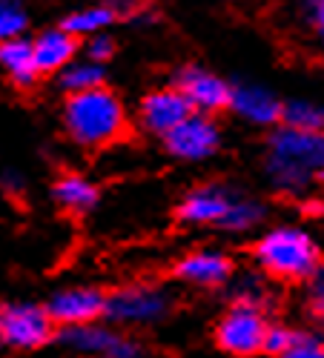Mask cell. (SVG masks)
Masks as SVG:
<instances>
[{"instance_id":"f546056e","label":"cell","mask_w":324,"mask_h":358,"mask_svg":"<svg viewBox=\"0 0 324 358\" xmlns=\"http://www.w3.org/2000/svg\"><path fill=\"white\" fill-rule=\"evenodd\" d=\"M95 3H109V6H121V3H129V0H95Z\"/></svg>"},{"instance_id":"83f0119b","label":"cell","mask_w":324,"mask_h":358,"mask_svg":"<svg viewBox=\"0 0 324 358\" xmlns=\"http://www.w3.org/2000/svg\"><path fill=\"white\" fill-rule=\"evenodd\" d=\"M310 281V301H313V307H316V313H321V301H324V275H321V270L313 275V278H307Z\"/></svg>"},{"instance_id":"cb8c5ba5","label":"cell","mask_w":324,"mask_h":358,"mask_svg":"<svg viewBox=\"0 0 324 358\" xmlns=\"http://www.w3.org/2000/svg\"><path fill=\"white\" fill-rule=\"evenodd\" d=\"M235 304H250V307H261V301L267 298V284H264V275H241L235 281Z\"/></svg>"},{"instance_id":"52a82bcc","label":"cell","mask_w":324,"mask_h":358,"mask_svg":"<svg viewBox=\"0 0 324 358\" xmlns=\"http://www.w3.org/2000/svg\"><path fill=\"white\" fill-rule=\"evenodd\" d=\"M270 321L264 318L261 307H250V304H232L221 321L216 324V341L221 350L232 352V355H255L261 352L264 344V333H267Z\"/></svg>"},{"instance_id":"4316f807","label":"cell","mask_w":324,"mask_h":358,"mask_svg":"<svg viewBox=\"0 0 324 358\" xmlns=\"http://www.w3.org/2000/svg\"><path fill=\"white\" fill-rule=\"evenodd\" d=\"M104 358H146L143 347L135 341V338H127V336H118V341L109 347V352Z\"/></svg>"},{"instance_id":"277c9868","label":"cell","mask_w":324,"mask_h":358,"mask_svg":"<svg viewBox=\"0 0 324 358\" xmlns=\"http://www.w3.org/2000/svg\"><path fill=\"white\" fill-rule=\"evenodd\" d=\"M172 310V295L158 284H127L106 295L104 318L118 327L158 324Z\"/></svg>"},{"instance_id":"d6986e66","label":"cell","mask_w":324,"mask_h":358,"mask_svg":"<svg viewBox=\"0 0 324 358\" xmlns=\"http://www.w3.org/2000/svg\"><path fill=\"white\" fill-rule=\"evenodd\" d=\"M57 78V86L64 89L66 95H78V92H90V89H98V86H106V69L86 61V57H75V61L61 69L55 75Z\"/></svg>"},{"instance_id":"5b68a950","label":"cell","mask_w":324,"mask_h":358,"mask_svg":"<svg viewBox=\"0 0 324 358\" xmlns=\"http://www.w3.org/2000/svg\"><path fill=\"white\" fill-rule=\"evenodd\" d=\"M221 141H224V132H221L218 117L198 115V112H192L187 121H181L169 135H164L167 152L175 161H184V164L210 161L221 149Z\"/></svg>"},{"instance_id":"5bb4252c","label":"cell","mask_w":324,"mask_h":358,"mask_svg":"<svg viewBox=\"0 0 324 358\" xmlns=\"http://www.w3.org/2000/svg\"><path fill=\"white\" fill-rule=\"evenodd\" d=\"M29 43H32V61H35V69L41 78L57 75L61 69H66L75 57H80V41L72 38L61 26L41 29L35 38H29Z\"/></svg>"},{"instance_id":"8992f818","label":"cell","mask_w":324,"mask_h":358,"mask_svg":"<svg viewBox=\"0 0 324 358\" xmlns=\"http://www.w3.org/2000/svg\"><path fill=\"white\" fill-rule=\"evenodd\" d=\"M55 333L46 307L32 301H15L0 307V344L12 350H38Z\"/></svg>"},{"instance_id":"7402d4cb","label":"cell","mask_w":324,"mask_h":358,"mask_svg":"<svg viewBox=\"0 0 324 358\" xmlns=\"http://www.w3.org/2000/svg\"><path fill=\"white\" fill-rule=\"evenodd\" d=\"M80 52L86 61H92L98 66H106L115 52H118V41L112 38V32H101V35H92V38H86L80 41Z\"/></svg>"},{"instance_id":"f1b7e54d","label":"cell","mask_w":324,"mask_h":358,"mask_svg":"<svg viewBox=\"0 0 324 358\" xmlns=\"http://www.w3.org/2000/svg\"><path fill=\"white\" fill-rule=\"evenodd\" d=\"M3 187H6L9 192H20V189H23V175H17V172H3Z\"/></svg>"},{"instance_id":"4fadbf2b","label":"cell","mask_w":324,"mask_h":358,"mask_svg":"<svg viewBox=\"0 0 324 358\" xmlns=\"http://www.w3.org/2000/svg\"><path fill=\"white\" fill-rule=\"evenodd\" d=\"M172 275L190 287H224L232 281V261L218 250H192L172 266Z\"/></svg>"},{"instance_id":"ba28073f","label":"cell","mask_w":324,"mask_h":358,"mask_svg":"<svg viewBox=\"0 0 324 358\" xmlns=\"http://www.w3.org/2000/svg\"><path fill=\"white\" fill-rule=\"evenodd\" d=\"M172 86L187 98L192 112L198 115H218L230 103V89L232 83L221 78L218 72L201 66V64H184L172 78Z\"/></svg>"},{"instance_id":"8fae6325","label":"cell","mask_w":324,"mask_h":358,"mask_svg":"<svg viewBox=\"0 0 324 358\" xmlns=\"http://www.w3.org/2000/svg\"><path fill=\"white\" fill-rule=\"evenodd\" d=\"M104 304H106V292H101L98 287H64L49 298L46 313L52 324L80 327L104 318Z\"/></svg>"},{"instance_id":"ac0fdd59","label":"cell","mask_w":324,"mask_h":358,"mask_svg":"<svg viewBox=\"0 0 324 358\" xmlns=\"http://www.w3.org/2000/svg\"><path fill=\"white\" fill-rule=\"evenodd\" d=\"M118 20V9L109 6V3H86L75 12H69L64 20H61V29H66V32L78 41H86L92 35H101V32H109V29L115 26Z\"/></svg>"},{"instance_id":"44dd1931","label":"cell","mask_w":324,"mask_h":358,"mask_svg":"<svg viewBox=\"0 0 324 358\" xmlns=\"http://www.w3.org/2000/svg\"><path fill=\"white\" fill-rule=\"evenodd\" d=\"M29 23L32 20H29V9L23 0H0V43L26 38Z\"/></svg>"},{"instance_id":"30bf717a","label":"cell","mask_w":324,"mask_h":358,"mask_svg":"<svg viewBox=\"0 0 324 358\" xmlns=\"http://www.w3.org/2000/svg\"><path fill=\"white\" fill-rule=\"evenodd\" d=\"M190 115H192V106L187 103V98L172 83L150 89V92H146L141 98V103H138V124H141V129L155 135V138L169 135L181 121H187Z\"/></svg>"},{"instance_id":"603a6c76","label":"cell","mask_w":324,"mask_h":358,"mask_svg":"<svg viewBox=\"0 0 324 358\" xmlns=\"http://www.w3.org/2000/svg\"><path fill=\"white\" fill-rule=\"evenodd\" d=\"M281 358H324V344L316 333H293Z\"/></svg>"},{"instance_id":"9a60e30c","label":"cell","mask_w":324,"mask_h":358,"mask_svg":"<svg viewBox=\"0 0 324 358\" xmlns=\"http://www.w3.org/2000/svg\"><path fill=\"white\" fill-rule=\"evenodd\" d=\"M52 198L55 203L61 206L64 213H72V215H86L92 213L98 206V184L90 181L86 175H78V172H64L57 181L52 184Z\"/></svg>"},{"instance_id":"d4e9b609","label":"cell","mask_w":324,"mask_h":358,"mask_svg":"<svg viewBox=\"0 0 324 358\" xmlns=\"http://www.w3.org/2000/svg\"><path fill=\"white\" fill-rule=\"evenodd\" d=\"M290 338H293V330H287V327H281V324H270L267 333H264L261 350H267V352H273V355H281V352L287 350Z\"/></svg>"},{"instance_id":"7c38bea8","label":"cell","mask_w":324,"mask_h":358,"mask_svg":"<svg viewBox=\"0 0 324 358\" xmlns=\"http://www.w3.org/2000/svg\"><path fill=\"white\" fill-rule=\"evenodd\" d=\"M235 189L224 184H201L190 189L178 203V218L190 227H218L227 221L230 206L235 201Z\"/></svg>"},{"instance_id":"9c48e42d","label":"cell","mask_w":324,"mask_h":358,"mask_svg":"<svg viewBox=\"0 0 324 358\" xmlns=\"http://www.w3.org/2000/svg\"><path fill=\"white\" fill-rule=\"evenodd\" d=\"M227 109L241 117L244 124L258 129H276L281 121V98L276 89L258 80H239L230 89V103Z\"/></svg>"},{"instance_id":"e0dca14e","label":"cell","mask_w":324,"mask_h":358,"mask_svg":"<svg viewBox=\"0 0 324 358\" xmlns=\"http://www.w3.org/2000/svg\"><path fill=\"white\" fill-rule=\"evenodd\" d=\"M118 336L112 327L106 324H80V327H64L61 333V344L72 352H80V355H92V358H104L109 352V347L118 341Z\"/></svg>"},{"instance_id":"6da1fadb","label":"cell","mask_w":324,"mask_h":358,"mask_svg":"<svg viewBox=\"0 0 324 358\" xmlns=\"http://www.w3.org/2000/svg\"><path fill=\"white\" fill-rule=\"evenodd\" d=\"M324 169V138L321 132H296L287 127L270 129L264 146V175L276 192L302 198L313 192Z\"/></svg>"},{"instance_id":"7a4b0ae2","label":"cell","mask_w":324,"mask_h":358,"mask_svg":"<svg viewBox=\"0 0 324 358\" xmlns=\"http://www.w3.org/2000/svg\"><path fill=\"white\" fill-rule=\"evenodd\" d=\"M61 124L72 143L83 149H104L127 135L129 115L121 95L112 92L109 86H98L64 98Z\"/></svg>"},{"instance_id":"484cf974","label":"cell","mask_w":324,"mask_h":358,"mask_svg":"<svg viewBox=\"0 0 324 358\" xmlns=\"http://www.w3.org/2000/svg\"><path fill=\"white\" fill-rule=\"evenodd\" d=\"M299 15L316 35L324 32V0H299Z\"/></svg>"},{"instance_id":"ffe728a7","label":"cell","mask_w":324,"mask_h":358,"mask_svg":"<svg viewBox=\"0 0 324 358\" xmlns=\"http://www.w3.org/2000/svg\"><path fill=\"white\" fill-rule=\"evenodd\" d=\"M279 127L296 129V132H321V127H324V109H321V103H316L310 98L281 101V121H279Z\"/></svg>"},{"instance_id":"3957f363","label":"cell","mask_w":324,"mask_h":358,"mask_svg":"<svg viewBox=\"0 0 324 358\" xmlns=\"http://www.w3.org/2000/svg\"><path fill=\"white\" fill-rule=\"evenodd\" d=\"M253 258L264 278L276 281H307L321 270L318 241L296 224H279L258 235Z\"/></svg>"},{"instance_id":"2e32d148","label":"cell","mask_w":324,"mask_h":358,"mask_svg":"<svg viewBox=\"0 0 324 358\" xmlns=\"http://www.w3.org/2000/svg\"><path fill=\"white\" fill-rule=\"evenodd\" d=\"M0 75L17 89H29L41 80L35 61H32V43H29V38H15V41L0 43Z\"/></svg>"}]
</instances>
